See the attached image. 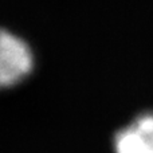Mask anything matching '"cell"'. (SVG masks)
Here are the masks:
<instances>
[{
  "mask_svg": "<svg viewBox=\"0 0 153 153\" xmlns=\"http://www.w3.org/2000/svg\"><path fill=\"white\" fill-rule=\"evenodd\" d=\"M35 58L30 45L16 34L0 28V89L16 86L34 70Z\"/></svg>",
  "mask_w": 153,
  "mask_h": 153,
  "instance_id": "obj_1",
  "label": "cell"
},
{
  "mask_svg": "<svg viewBox=\"0 0 153 153\" xmlns=\"http://www.w3.org/2000/svg\"><path fill=\"white\" fill-rule=\"evenodd\" d=\"M114 153H153V111L138 114L116 133Z\"/></svg>",
  "mask_w": 153,
  "mask_h": 153,
  "instance_id": "obj_2",
  "label": "cell"
}]
</instances>
